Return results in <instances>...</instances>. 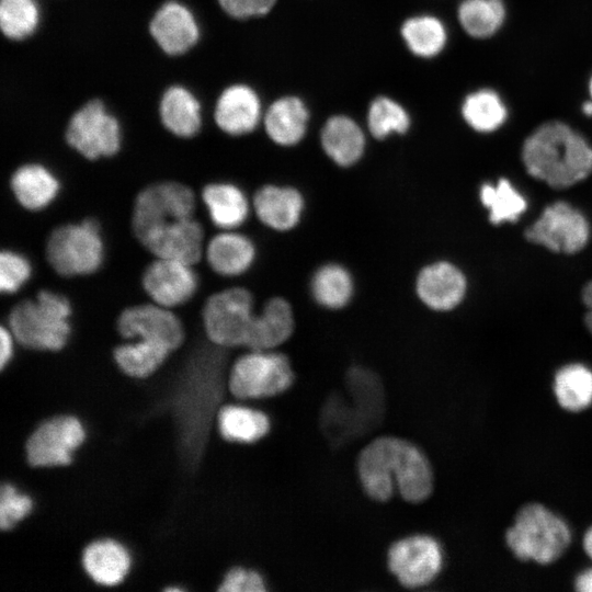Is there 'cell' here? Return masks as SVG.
<instances>
[{"label": "cell", "instance_id": "1", "mask_svg": "<svg viewBox=\"0 0 592 592\" xmlns=\"http://www.w3.org/2000/svg\"><path fill=\"white\" fill-rule=\"evenodd\" d=\"M358 475L365 492L387 501L398 490L409 502L425 500L433 489L428 458L412 443L392 436L371 442L360 454Z\"/></svg>", "mask_w": 592, "mask_h": 592}, {"label": "cell", "instance_id": "2", "mask_svg": "<svg viewBox=\"0 0 592 592\" xmlns=\"http://www.w3.org/2000/svg\"><path fill=\"white\" fill-rule=\"evenodd\" d=\"M220 369L210 356L193 357L171 397L178 451L186 469L202 459L214 410L220 397Z\"/></svg>", "mask_w": 592, "mask_h": 592}, {"label": "cell", "instance_id": "3", "mask_svg": "<svg viewBox=\"0 0 592 592\" xmlns=\"http://www.w3.org/2000/svg\"><path fill=\"white\" fill-rule=\"evenodd\" d=\"M526 171L554 189L572 186L592 172V147L562 122H547L524 141Z\"/></svg>", "mask_w": 592, "mask_h": 592}, {"label": "cell", "instance_id": "4", "mask_svg": "<svg viewBox=\"0 0 592 592\" xmlns=\"http://www.w3.org/2000/svg\"><path fill=\"white\" fill-rule=\"evenodd\" d=\"M71 304L50 289L16 303L9 311L8 328L16 342L36 351L61 350L71 332Z\"/></svg>", "mask_w": 592, "mask_h": 592}, {"label": "cell", "instance_id": "5", "mask_svg": "<svg viewBox=\"0 0 592 592\" xmlns=\"http://www.w3.org/2000/svg\"><path fill=\"white\" fill-rule=\"evenodd\" d=\"M505 539L519 559L546 565L566 551L571 534L561 517L539 503H531L519 511Z\"/></svg>", "mask_w": 592, "mask_h": 592}, {"label": "cell", "instance_id": "6", "mask_svg": "<svg viewBox=\"0 0 592 592\" xmlns=\"http://www.w3.org/2000/svg\"><path fill=\"white\" fill-rule=\"evenodd\" d=\"M45 258L60 276H87L104 260V242L98 223L86 218L57 226L48 235Z\"/></svg>", "mask_w": 592, "mask_h": 592}, {"label": "cell", "instance_id": "7", "mask_svg": "<svg viewBox=\"0 0 592 592\" xmlns=\"http://www.w3.org/2000/svg\"><path fill=\"white\" fill-rule=\"evenodd\" d=\"M255 312L253 294L247 287L231 286L213 293L202 308L205 334L218 348H247Z\"/></svg>", "mask_w": 592, "mask_h": 592}, {"label": "cell", "instance_id": "8", "mask_svg": "<svg viewBox=\"0 0 592 592\" xmlns=\"http://www.w3.org/2000/svg\"><path fill=\"white\" fill-rule=\"evenodd\" d=\"M294 382V371L286 354L276 350H248L236 360L229 373V390L249 399L278 395Z\"/></svg>", "mask_w": 592, "mask_h": 592}, {"label": "cell", "instance_id": "9", "mask_svg": "<svg viewBox=\"0 0 592 592\" xmlns=\"http://www.w3.org/2000/svg\"><path fill=\"white\" fill-rule=\"evenodd\" d=\"M65 139L69 147L88 160L110 158L122 146L118 119L105 104L93 99L79 107L68 121Z\"/></svg>", "mask_w": 592, "mask_h": 592}, {"label": "cell", "instance_id": "10", "mask_svg": "<svg viewBox=\"0 0 592 592\" xmlns=\"http://www.w3.org/2000/svg\"><path fill=\"white\" fill-rule=\"evenodd\" d=\"M196 197L193 190L175 180L158 181L143 187L135 196L130 226L136 239L162 224L193 217Z\"/></svg>", "mask_w": 592, "mask_h": 592}, {"label": "cell", "instance_id": "11", "mask_svg": "<svg viewBox=\"0 0 592 592\" xmlns=\"http://www.w3.org/2000/svg\"><path fill=\"white\" fill-rule=\"evenodd\" d=\"M525 238L549 251L573 254L588 243L590 227L587 218L569 203L548 205L538 219L524 232Z\"/></svg>", "mask_w": 592, "mask_h": 592}, {"label": "cell", "instance_id": "12", "mask_svg": "<svg viewBox=\"0 0 592 592\" xmlns=\"http://www.w3.org/2000/svg\"><path fill=\"white\" fill-rule=\"evenodd\" d=\"M116 330L126 340H148L177 350L184 341L181 319L170 308L156 303L125 307L116 318Z\"/></svg>", "mask_w": 592, "mask_h": 592}, {"label": "cell", "instance_id": "13", "mask_svg": "<svg viewBox=\"0 0 592 592\" xmlns=\"http://www.w3.org/2000/svg\"><path fill=\"white\" fill-rule=\"evenodd\" d=\"M442 563L440 544L426 535L402 538L394 543L388 551L389 570L407 588L430 583L439 574Z\"/></svg>", "mask_w": 592, "mask_h": 592}, {"label": "cell", "instance_id": "14", "mask_svg": "<svg viewBox=\"0 0 592 592\" xmlns=\"http://www.w3.org/2000/svg\"><path fill=\"white\" fill-rule=\"evenodd\" d=\"M83 440L84 430L78 419L70 415L53 418L27 439V462L34 467L67 465Z\"/></svg>", "mask_w": 592, "mask_h": 592}, {"label": "cell", "instance_id": "15", "mask_svg": "<svg viewBox=\"0 0 592 592\" xmlns=\"http://www.w3.org/2000/svg\"><path fill=\"white\" fill-rule=\"evenodd\" d=\"M141 287L150 301L173 309L195 295L198 277L192 264L155 258L143 271Z\"/></svg>", "mask_w": 592, "mask_h": 592}, {"label": "cell", "instance_id": "16", "mask_svg": "<svg viewBox=\"0 0 592 592\" xmlns=\"http://www.w3.org/2000/svg\"><path fill=\"white\" fill-rule=\"evenodd\" d=\"M155 258L196 264L204 257L205 241L201 223L193 217L153 227L137 238Z\"/></svg>", "mask_w": 592, "mask_h": 592}, {"label": "cell", "instance_id": "17", "mask_svg": "<svg viewBox=\"0 0 592 592\" xmlns=\"http://www.w3.org/2000/svg\"><path fill=\"white\" fill-rule=\"evenodd\" d=\"M251 203L258 220L280 234L296 229L306 210L304 193L292 184H262L255 190Z\"/></svg>", "mask_w": 592, "mask_h": 592}, {"label": "cell", "instance_id": "18", "mask_svg": "<svg viewBox=\"0 0 592 592\" xmlns=\"http://www.w3.org/2000/svg\"><path fill=\"white\" fill-rule=\"evenodd\" d=\"M467 282L454 263L440 260L423 265L414 278L417 298L433 311H449L465 297Z\"/></svg>", "mask_w": 592, "mask_h": 592}, {"label": "cell", "instance_id": "19", "mask_svg": "<svg viewBox=\"0 0 592 592\" xmlns=\"http://www.w3.org/2000/svg\"><path fill=\"white\" fill-rule=\"evenodd\" d=\"M149 33L167 55H183L200 39V26L194 13L182 2L162 3L149 22Z\"/></svg>", "mask_w": 592, "mask_h": 592}, {"label": "cell", "instance_id": "20", "mask_svg": "<svg viewBox=\"0 0 592 592\" xmlns=\"http://www.w3.org/2000/svg\"><path fill=\"white\" fill-rule=\"evenodd\" d=\"M263 114L260 95L246 83L226 87L214 107L215 124L223 133L234 137L254 132L262 122Z\"/></svg>", "mask_w": 592, "mask_h": 592}, {"label": "cell", "instance_id": "21", "mask_svg": "<svg viewBox=\"0 0 592 592\" xmlns=\"http://www.w3.org/2000/svg\"><path fill=\"white\" fill-rule=\"evenodd\" d=\"M320 147L337 167L349 169L356 166L366 151V133L351 116L334 114L320 129Z\"/></svg>", "mask_w": 592, "mask_h": 592}, {"label": "cell", "instance_id": "22", "mask_svg": "<svg viewBox=\"0 0 592 592\" xmlns=\"http://www.w3.org/2000/svg\"><path fill=\"white\" fill-rule=\"evenodd\" d=\"M258 249L247 235L236 230H221L206 243L204 258L213 272L224 277L246 274L257 260Z\"/></svg>", "mask_w": 592, "mask_h": 592}, {"label": "cell", "instance_id": "23", "mask_svg": "<svg viewBox=\"0 0 592 592\" xmlns=\"http://www.w3.org/2000/svg\"><path fill=\"white\" fill-rule=\"evenodd\" d=\"M296 329L295 310L280 295L267 298L255 312L247 350H276L287 342Z\"/></svg>", "mask_w": 592, "mask_h": 592}, {"label": "cell", "instance_id": "24", "mask_svg": "<svg viewBox=\"0 0 592 592\" xmlns=\"http://www.w3.org/2000/svg\"><path fill=\"white\" fill-rule=\"evenodd\" d=\"M309 109L297 95L275 99L263 114V127L267 138L280 147H294L303 141L308 132Z\"/></svg>", "mask_w": 592, "mask_h": 592}, {"label": "cell", "instance_id": "25", "mask_svg": "<svg viewBox=\"0 0 592 592\" xmlns=\"http://www.w3.org/2000/svg\"><path fill=\"white\" fill-rule=\"evenodd\" d=\"M202 202L212 224L220 230H236L249 218L252 203L244 191L228 181L209 182L203 186Z\"/></svg>", "mask_w": 592, "mask_h": 592}, {"label": "cell", "instance_id": "26", "mask_svg": "<svg viewBox=\"0 0 592 592\" xmlns=\"http://www.w3.org/2000/svg\"><path fill=\"white\" fill-rule=\"evenodd\" d=\"M10 189L20 206L30 212H38L54 202L60 183L47 167L30 162L14 170L10 178Z\"/></svg>", "mask_w": 592, "mask_h": 592}, {"label": "cell", "instance_id": "27", "mask_svg": "<svg viewBox=\"0 0 592 592\" xmlns=\"http://www.w3.org/2000/svg\"><path fill=\"white\" fill-rule=\"evenodd\" d=\"M309 293L319 307L330 311L342 310L355 295V280L346 265L328 261L318 265L310 275Z\"/></svg>", "mask_w": 592, "mask_h": 592}, {"label": "cell", "instance_id": "28", "mask_svg": "<svg viewBox=\"0 0 592 592\" xmlns=\"http://www.w3.org/2000/svg\"><path fill=\"white\" fill-rule=\"evenodd\" d=\"M162 126L173 136L191 138L202 127V107L187 88L173 84L164 90L159 102Z\"/></svg>", "mask_w": 592, "mask_h": 592}, {"label": "cell", "instance_id": "29", "mask_svg": "<svg viewBox=\"0 0 592 592\" xmlns=\"http://www.w3.org/2000/svg\"><path fill=\"white\" fill-rule=\"evenodd\" d=\"M82 565L94 582L115 585L127 574L130 557L127 550L114 540H96L84 549Z\"/></svg>", "mask_w": 592, "mask_h": 592}, {"label": "cell", "instance_id": "30", "mask_svg": "<svg viewBox=\"0 0 592 592\" xmlns=\"http://www.w3.org/2000/svg\"><path fill=\"white\" fill-rule=\"evenodd\" d=\"M400 36L407 49L419 58L437 56L447 42L444 23L431 14H415L407 18L401 23Z\"/></svg>", "mask_w": 592, "mask_h": 592}, {"label": "cell", "instance_id": "31", "mask_svg": "<svg viewBox=\"0 0 592 592\" xmlns=\"http://www.w3.org/2000/svg\"><path fill=\"white\" fill-rule=\"evenodd\" d=\"M217 420L221 436L237 443H253L265 436L271 426L262 411L237 405L223 407Z\"/></svg>", "mask_w": 592, "mask_h": 592}, {"label": "cell", "instance_id": "32", "mask_svg": "<svg viewBox=\"0 0 592 592\" xmlns=\"http://www.w3.org/2000/svg\"><path fill=\"white\" fill-rule=\"evenodd\" d=\"M172 351L148 340H128L114 349L117 366L128 376L145 378L151 375Z\"/></svg>", "mask_w": 592, "mask_h": 592}, {"label": "cell", "instance_id": "33", "mask_svg": "<svg viewBox=\"0 0 592 592\" xmlns=\"http://www.w3.org/2000/svg\"><path fill=\"white\" fill-rule=\"evenodd\" d=\"M554 391L563 409H587L592 403V371L580 363L565 365L555 376Z\"/></svg>", "mask_w": 592, "mask_h": 592}, {"label": "cell", "instance_id": "34", "mask_svg": "<svg viewBox=\"0 0 592 592\" xmlns=\"http://www.w3.org/2000/svg\"><path fill=\"white\" fill-rule=\"evenodd\" d=\"M366 127L376 140H385L392 135H405L411 127V116L397 100L378 95L368 105Z\"/></svg>", "mask_w": 592, "mask_h": 592}, {"label": "cell", "instance_id": "35", "mask_svg": "<svg viewBox=\"0 0 592 592\" xmlns=\"http://www.w3.org/2000/svg\"><path fill=\"white\" fill-rule=\"evenodd\" d=\"M465 122L475 130L490 133L506 119L508 111L499 94L481 89L468 94L462 105Z\"/></svg>", "mask_w": 592, "mask_h": 592}, {"label": "cell", "instance_id": "36", "mask_svg": "<svg viewBox=\"0 0 592 592\" xmlns=\"http://www.w3.org/2000/svg\"><path fill=\"white\" fill-rule=\"evenodd\" d=\"M457 16L467 34L485 38L500 29L505 8L502 0H464L458 7Z\"/></svg>", "mask_w": 592, "mask_h": 592}, {"label": "cell", "instance_id": "37", "mask_svg": "<svg viewBox=\"0 0 592 592\" xmlns=\"http://www.w3.org/2000/svg\"><path fill=\"white\" fill-rule=\"evenodd\" d=\"M480 201L489 209L493 225L515 221L527 207L525 198L505 179H500L496 185L483 184Z\"/></svg>", "mask_w": 592, "mask_h": 592}, {"label": "cell", "instance_id": "38", "mask_svg": "<svg viewBox=\"0 0 592 592\" xmlns=\"http://www.w3.org/2000/svg\"><path fill=\"white\" fill-rule=\"evenodd\" d=\"M41 11L36 0H0V29L13 41H22L35 33Z\"/></svg>", "mask_w": 592, "mask_h": 592}, {"label": "cell", "instance_id": "39", "mask_svg": "<svg viewBox=\"0 0 592 592\" xmlns=\"http://www.w3.org/2000/svg\"><path fill=\"white\" fill-rule=\"evenodd\" d=\"M32 265L22 253L3 249L0 254V291L11 295L19 292L31 278Z\"/></svg>", "mask_w": 592, "mask_h": 592}, {"label": "cell", "instance_id": "40", "mask_svg": "<svg viewBox=\"0 0 592 592\" xmlns=\"http://www.w3.org/2000/svg\"><path fill=\"white\" fill-rule=\"evenodd\" d=\"M32 509V500L12 485H2L0 491V527L9 530L24 519Z\"/></svg>", "mask_w": 592, "mask_h": 592}, {"label": "cell", "instance_id": "41", "mask_svg": "<svg viewBox=\"0 0 592 592\" xmlns=\"http://www.w3.org/2000/svg\"><path fill=\"white\" fill-rule=\"evenodd\" d=\"M217 2L232 19L249 20L270 13L277 0H217Z\"/></svg>", "mask_w": 592, "mask_h": 592}, {"label": "cell", "instance_id": "42", "mask_svg": "<svg viewBox=\"0 0 592 592\" xmlns=\"http://www.w3.org/2000/svg\"><path fill=\"white\" fill-rule=\"evenodd\" d=\"M220 592H262L265 582L260 573L244 568H234L224 578Z\"/></svg>", "mask_w": 592, "mask_h": 592}, {"label": "cell", "instance_id": "43", "mask_svg": "<svg viewBox=\"0 0 592 592\" xmlns=\"http://www.w3.org/2000/svg\"><path fill=\"white\" fill-rule=\"evenodd\" d=\"M14 337L5 326L0 327V368L3 369L11 361L13 355Z\"/></svg>", "mask_w": 592, "mask_h": 592}, {"label": "cell", "instance_id": "44", "mask_svg": "<svg viewBox=\"0 0 592 592\" xmlns=\"http://www.w3.org/2000/svg\"><path fill=\"white\" fill-rule=\"evenodd\" d=\"M582 301L587 307L584 323L588 330L592 333V281L588 282L582 288Z\"/></svg>", "mask_w": 592, "mask_h": 592}, {"label": "cell", "instance_id": "45", "mask_svg": "<svg viewBox=\"0 0 592 592\" xmlns=\"http://www.w3.org/2000/svg\"><path fill=\"white\" fill-rule=\"evenodd\" d=\"M574 584L580 592H592V568L581 572L577 577Z\"/></svg>", "mask_w": 592, "mask_h": 592}, {"label": "cell", "instance_id": "46", "mask_svg": "<svg viewBox=\"0 0 592 592\" xmlns=\"http://www.w3.org/2000/svg\"><path fill=\"white\" fill-rule=\"evenodd\" d=\"M583 548L587 555L592 559V527H590L584 535Z\"/></svg>", "mask_w": 592, "mask_h": 592}, {"label": "cell", "instance_id": "47", "mask_svg": "<svg viewBox=\"0 0 592 592\" xmlns=\"http://www.w3.org/2000/svg\"><path fill=\"white\" fill-rule=\"evenodd\" d=\"M582 111L585 115L592 116V102L588 101L583 103Z\"/></svg>", "mask_w": 592, "mask_h": 592}, {"label": "cell", "instance_id": "48", "mask_svg": "<svg viewBox=\"0 0 592 592\" xmlns=\"http://www.w3.org/2000/svg\"><path fill=\"white\" fill-rule=\"evenodd\" d=\"M590 93H591V96H592V78H591V81H590Z\"/></svg>", "mask_w": 592, "mask_h": 592}]
</instances>
